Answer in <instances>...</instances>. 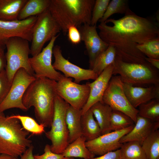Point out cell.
<instances>
[{"label":"cell","mask_w":159,"mask_h":159,"mask_svg":"<svg viewBox=\"0 0 159 159\" xmlns=\"http://www.w3.org/2000/svg\"><path fill=\"white\" fill-rule=\"evenodd\" d=\"M153 18H144L130 9L118 19H108L98 28L101 38L113 46L116 56L125 62L150 64L137 48L138 45L159 37V22Z\"/></svg>","instance_id":"cell-1"},{"label":"cell","mask_w":159,"mask_h":159,"mask_svg":"<svg viewBox=\"0 0 159 159\" xmlns=\"http://www.w3.org/2000/svg\"><path fill=\"white\" fill-rule=\"evenodd\" d=\"M56 83L57 81L47 78H36L22 98L23 104L27 110L34 107L36 119L45 128H50L52 121L57 95Z\"/></svg>","instance_id":"cell-2"},{"label":"cell","mask_w":159,"mask_h":159,"mask_svg":"<svg viewBox=\"0 0 159 159\" xmlns=\"http://www.w3.org/2000/svg\"><path fill=\"white\" fill-rule=\"evenodd\" d=\"M95 0H50L48 9L64 35L69 28L90 24Z\"/></svg>","instance_id":"cell-3"},{"label":"cell","mask_w":159,"mask_h":159,"mask_svg":"<svg viewBox=\"0 0 159 159\" xmlns=\"http://www.w3.org/2000/svg\"><path fill=\"white\" fill-rule=\"evenodd\" d=\"M29 134L18 119L0 113V154L20 157L32 145Z\"/></svg>","instance_id":"cell-4"},{"label":"cell","mask_w":159,"mask_h":159,"mask_svg":"<svg viewBox=\"0 0 159 159\" xmlns=\"http://www.w3.org/2000/svg\"><path fill=\"white\" fill-rule=\"evenodd\" d=\"M113 65V75L118 74L123 82L134 86L159 85L158 74L150 64L127 62L116 56Z\"/></svg>","instance_id":"cell-5"},{"label":"cell","mask_w":159,"mask_h":159,"mask_svg":"<svg viewBox=\"0 0 159 159\" xmlns=\"http://www.w3.org/2000/svg\"><path fill=\"white\" fill-rule=\"evenodd\" d=\"M69 105L57 95L55 100L54 112L50 130L45 132L51 142L53 153L62 154L69 143V132L66 121L67 109Z\"/></svg>","instance_id":"cell-6"},{"label":"cell","mask_w":159,"mask_h":159,"mask_svg":"<svg viewBox=\"0 0 159 159\" xmlns=\"http://www.w3.org/2000/svg\"><path fill=\"white\" fill-rule=\"evenodd\" d=\"M29 42L21 38L14 37L9 39L6 43L5 69L11 84L16 72L20 68L24 69L31 75H34L29 62L30 50Z\"/></svg>","instance_id":"cell-7"},{"label":"cell","mask_w":159,"mask_h":159,"mask_svg":"<svg viewBox=\"0 0 159 159\" xmlns=\"http://www.w3.org/2000/svg\"><path fill=\"white\" fill-rule=\"evenodd\" d=\"M61 31L48 9L37 16L32 31L30 54L33 57L39 54L45 43Z\"/></svg>","instance_id":"cell-8"},{"label":"cell","mask_w":159,"mask_h":159,"mask_svg":"<svg viewBox=\"0 0 159 159\" xmlns=\"http://www.w3.org/2000/svg\"><path fill=\"white\" fill-rule=\"evenodd\" d=\"M102 101L113 110L123 113L136 122L138 109L132 106L126 97L119 76L111 77L103 96Z\"/></svg>","instance_id":"cell-9"},{"label":"cell","mask_w":159,"mask_h":159,"mask_svg":"<svg viewBox=\"0 0 159 159\" xmlns=\"http://www.w3.org/2000/svg\"><path fill=\"white\" fill-rule=\"evenodd\" d=\"M36 79L23 68L19 69L15 74L10 89L5 98L0 104V113L12 108L28 110L22 102L23 96L30 85Z\"/></svg>","instance_id":"cell-10"},{"label":"cell","mask_w":159,"mask_h":159,"mask_svg":"<svg viewBox=\"0 0 159 159\" xmlns=\"http://www.w3.org/2000/svg\"><path fill=\"white\" fill-rule=\"evenodd\" d=\"M56 90L57 95L70 105L82 110L88 99L90 88L87 83L80 85L72 82V78L62 75L57 82Z\"/></svg>","instance_id":"cell-11"},{"label":"cell","mask_w":159,"mask_h":159,"mask_svg":"<svg viewBox=\"0 0 159 159\" xmlns=\"http://www.w3.org/2000/svg\"><path fill=\"white\" fill-rule=\"evenodd\" d=\"M59 34L53 37L47 45L38 54L29 58V62L36 78L45 77L57 81L62 75L52 64L53 49Z\"/></svg>","instance_id":"cell-12"},{"label":"cell","mask_w":159,"mask_h":159,"mask_svg":"<svg viewBox=\"0 0 159 159\" xmlns=\"http://www.w3.org/2000/svg\"><path fill=\"white\" fill-rule=\"evenodd\" d=\"M37 16L26 19L6 21L0 20V49L4 50L10 38L19 37L31 42L33 28Z\"/></svg>","instance_id":"cell-13"},{"label":"cell","mask_w":159,"mask_h":159,"mask_svg":"<svg viewBox=\"0 0 159 159\" xmlns=\"http://www.w3.org/2000/svg\"><path fill=\"white\" fill-rule=\"evenodd\" d=\"M53 54L54 58L52 64L54 68L63 73L66 77L74 78L76 83L79 84L83 80H95L98 76L92 70L82 68L65 59L62 55L61 47L58 45L54 46Z\"/></svg>","instance_id":"cell-14"},{"label":"cell","mask_w":159,"mask_h":159,"mask_svg":"<svg viewBox=\"0 0 159 159\" xmlns=\"http://www.w3.org/2000/svg\"><path fill=\"white\" fill-rule=\"evenodd\" d=\"M134 125L101 135L93 140L86 141V145L94 155L99 156L119 149L122 144L120 142L121 138L130 132Z\"/></svg>","instance_id":"cell-15"},{"label":"cell","mask_w":159,"mask_h":159,"mask_svg":"<svg viewBox=\"0 0 159 159\" xmlns=\"http://www.w3.org/2000/svg\"><path fill=\"white\" fill-rule=\"evenodd\" d=\"M96 28V25L89 24H84L78 28L89 57L90 69L97 58L109 46L100 37Z\"/></svg>","instance_id":"cell-16"},{"label":"cell","mask_w":159,"mask_h":159,"mask_svg":"<svg viewBox=\"0 0 159 159\" xmlns=\"http://www.w3.org/2000/svg\"><path fill=\"white\" fill-rule=\"evenodd\" d=\"M113 64L106 67L98 77L92 82H87L90 88L88 100L82 109V115L85 113L96 103L102 101V97L112 76Z\"/></svg>","instance_id":"cell-17"},{"label":"cell","mask_w":159,"mask_h":159,"mask_svg":"<svg viewBox=\"0 0 159 159\" xmlns=\"http://www.w3.org/2000/svg\"><path fill=\"white\" fill-rule=\"evenodd\" d=\"M122 85L126 97L135 108L152 100L159 99V85L143 87L122 82Z\"/></svg>","instance_id":"cell-18"},{"label":"cell","mask_w":159,"mask_h":159,"mask_svg":"<svg viewBox=\"0 0 159 159\" xmlns=\"http://www.w3.org/2000/svg\"><path fill=\"white\" fill-rule=\"evenodd\" d=\"M135 124L131 130L121 138V143L135 141L141 145L153 131L158 129L159 126V122H154L138 115Z\"/></svg>","instance_id":"cell-19"},{"label":"cell","mask_w":159,"mask_h":159,"mask_svg":"<svg viewBox=\"0 0 159 159\" xmlns=\"http://www.w3.org/2000/svg\"><path fill=\"white\" fill-rule=\"evenodd\" d=\"M82 110L69 105L66 113V121L69 132V144L82 136L81 126Z\"/></svg>","instance_id":"cell-20"},{"label":"cell","mask_w":159,"mask_h":159,"mask_svg":"<svg viewBox=\"0 0 159 159\" xmlns=\"http://www.w3.org/2000/svg\"><path fill=\"white\" fill-rule=\"evenodd\" d=\"M27 0H0V20H18L19 13Z\"/></svg>","instance_id":"cell-21"},{"label":"cell","mask_w":159,"mask_h":159,"mask_svg":"<svg viewBox=\"0 0 159 159\" xmlns=\"http://www.w3.org/2000/svg\"><path fill=\"white\" fill-rule=\"evenodd\" d=\"M90 109L92 112L101 130L102 135L109 132L112 108L103 102H97Z\"/></svg>","instance_id":"cell-22"},{"label":"cell","mask_w":159,"mask_h":159,"mask_svg":"<svg viewBox=\"0 0 159 159\" xmlns=\"http://www.w3.org/2000/svg\"><path fill=\"white\" fill-rule=\"evenodd\" d=\"M90 109L81 117V126L82 135L86 141L93 140L102 135L100 127Z\"/></svg>","instance_id":"cell-23"},{"label":"cell","mask_w":159,"mask_h":159,"mask_svg":"<svg viewBox=\"0 0 159 159\" xmlns=\"http://www.w3.org/2000/svg\"><path fill=\"white\" fill-rule=\"evenodd\" d=\"M86 140L82 136L69 144L64 150L62 154L64 157L79 158L84 159H90L95 155L87 147Z\"/></svg>","instance_id":"cell-24"},{"label":"cell","mask_w":159,"mask_h":159,"mask_svg":"<svg viewBox=\"0 0 159 159\" xmlns=\"http://www.w3.org/2000/svg\"><path fill=\"white\" fill-rule=\"evenodd\" d=\"M50 2V0H27L19 13L18 20L38 16L48 9Z\"/></svg>","instance_id":"cell-25"},{"label":"cell","mask_w":159,"mask_h":159,"mask_svg":"<svg viewBox=\"0 0 159 159\" xmlns=\"http://www.w3.org/2000/svg\"><path fill=\"white\" fill-rule=\"evenodd\" d=\"M147 159H159V130L153 131L141 144Z\"/></svg>","instance_id":"cell-26"},{"label":"cell","mask_w":159,"mask_h":159,"mask_svg":"<svg viewBox=\"0 0 159 159\" xmlns=\"http://www.w3.org/2000/svg\"><path fill=\"white\" fill-rule=\"evenodd\" d=\"M116 56L114 48L109 45L107 49L97 58L91 69L99 76L106 67L113 63Z\"/></svg>","instance_id":"cell-27"},{"label":"cell","mask_w":159,"mask_h":159,"mask_svg":"<svg viewBox=\"0 0 159 159\" xmlns=\"http://www.w3.org/2000/svg\"><path fill=\"white\" fill-rule=\"evenodd\" d=\"M120 149L121 159H147L141 145L138 142L122 143Z\"/></svg>","instance_id":"cell-28"},{"label":"cell","mask_w":159,"mask_h":159,"mask_svg":"<svg viewBox=\"0 0 159 159\" xmlns=\"http://www.w3.org/2000/svg\"><path fill=\"white\" fill-rule=\"evenodd\" d=\"M138 115L159 122V99H154L139 106Z\"/></svg>","instance_id":"cell-29"},{"label":"cell","mask_w":159,"mask_h":159,"mask_svg":"<svg viewBox=\"0 0 159 159\" xmlns=\"http://www.w3.org/2000/svg\"><path fill=\"white\" fill-rule=\"evenodd\" d=\"M134 121L121 112L113 110L110 120V132L122 130L134 125Z\"/></svg>","instance_id":"cell-30"},{"label":"cell","mask_w":159,"mask_h":159,"mask_svg":"<svg viewBox=\"0 0 159 159\" xmlns=\"http://www.w3.org/2000/svg\"><path fill=\"white\" fill-rule=\"evenodd\" d=\"M10 117L18 119L24 129L33 135H40L45 132L44 126L30 117L19 115H13Z\"/></svg>","instance_id":"cell-31"},{"label":"cell","mask_w":159,"mask_h":159,"mask_svg":"<svg viewBox=\"0 0 159 159\" xmlns=\"http://www.w3.org/2000/svg\"><path fill=\"white\" fill-rule=\"evenodd\" d=\"M126 0H112L110 1L103 17L99 21L105 22L112 14L119 13L125 14L130 9Z\"/></svg>","instance_id":"cell-32"},{"label":"cell","mask_w":159,"mask_h":159,"mask_svg":"<svg viewBox=\"0 0 159 159\" xmlns=\"http://www.w3.org/2000/svg\"><path fill=\"white\" fill-rule=\"evenodd\" d=\"M137 48L147 57L159 59V37L138 45Z\"/></svg>","instance_id":"cell-33"},{"label":"cell","mask_w":159,"mask_h":159,"mask_svg":"<svg viewBox=\"0 0 159 159\" xmlns=\"http://www.w3.org/2000/svg\"><path fill=\"white\" fill-rule=\"evenodd\" d=\"M110 1L95 0L92 12L91 25H96L97 22L103 16Z\"/></svg>","instance_id":"cell-34"},{"label":"cell","mask_w":159,"mask_h":159,"mask_svg":"<svg viewBox=\"0 0 159 159\" xmlns=\"http://www.w3.org/2000/svg\"><path fill=\"white\" fill-rule=\"evenodd\" d=\"M11 85L8 80L5 69L0 70V104L7 95Z\"/></svg>","instance_id":"cell-35"},{"label":"cell","mask_w":159,"mask_h":159,"mask_svg":"<svg viewBox=\"0 0 159 159\" xmlns=\"http://www.w3.org/2000/svg\"><path fill=\"white\" fill-rule=\"evenodd\" d=\"M34 159H63L64 157L62 154H57L51 150L50 145L46 144L44 149V153L41 155H34Z\"/></svg>","instance_id":"cell-36"},{"label":"cell","mask_w":159,"mask_h":159,"mask_svg":"<svg viewBox=\"0 0 159 159\" xmlns=\"http://www.w3.org/2000/svg\"><path fill=\"white\" fill-rule=\"evenodd\" d=\"M67 35L69 41L73 44H77L81 41L80 33L78 28L74 26H71L68 29Z\"/></svg>","instance_id":"cell-37"},{"label":"cell","mask_w":159,"mask_h":159,"mask_svg":"<svg viewBox=\"0 0 159 159\" xmlns=\"http://www.w3.org/2000/svg\"><path fill=\"white\" fill-rule=\"evenodd\" d=\"M90 159H121L120 149Z\"/></svg>","instance_id":"cell-38"},{"label":"cell","mask_w":159,"mask_h":159,"mask_svg":"<svg viewBox=\"0 0 159 159\" xmlns=\"http://www.w3.org/2000/svg\"><path fill=\"white\" fill-rule=\"evenodd\" d=\"M34 146L32 144L20 156L19 159H34L33 155Z\"/></svg>","instance_id":"cell-39"},{"label":"cell","mask_w":159,"mask_h":159,"mask_svg":"<svg viewBox=\"0 0 159 159\" xmlns=\"http://www.w3.org/2000/svg\"><path fill=\"white\" fill-rule=\"evenodd\" d=\"M6 60L4 49L0 51V70L5 69Z\"/></svg>","instance_id":"cell-40"},{"label":"cell","mask_w":159,"mask_h":159,"mask_svg":"<svg viewBox=\"0 0 159 159\" xmlns=\"http://www.w3.org/2000/svg\"><path fill=\"white\" fill-rule=\"evenodd\" d=\"M146 61L150 63L152 66L158 69H159V59L151 58L146 57Z\"/></svg>","instance_id":"cell-41"},{"label":"cell","mask_w":159,"mask_h":159,"mask_svg":"<svg viewBox=\"0 0 159 159\" xmlns=\"http://www.w3.org/2000/svg\"><path fill=\"white\" fill-rule=\"evenodd\" d=\"M0 159H18L17 158L5 154H0Z\"/></svg>","instance_id":"cell-42"},{"label":"cell","mask_w":159,"mask_h":159,"mask_svg":"<svg viewBox=\"0 0 159 159\" xmlns=\"http://www.w3.org/2000/svg\"><path fill=\"white\" fill-rule=\"evenodd\" d=\"M63 159H75L74 158L72 157H64Z\"/></svg>","instance_id":"cell-43"},{"label":"cell","mask_w":159,"mask_h":159,"mask_svg":"<svg viewBox=\"0 0 159 159\" xmlns=\"http://www.w3.org/2000/svg\"><path fill=\"white\" fill-rule=\"evenodd\" d=\"M1 49H0V51Z\"/></svg>","instance_id":"cell-44"}]
</instances>
